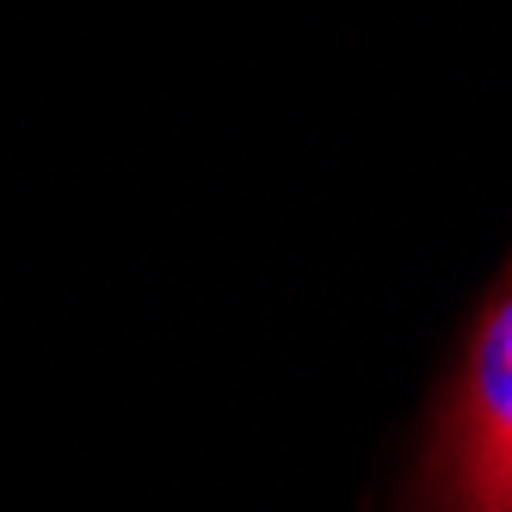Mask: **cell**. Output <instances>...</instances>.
Instances as JSON below:
<instances>
[{
	"label": "cell",
	"mask_w": 512,
	"mask_h": 512,
	"mask_svg": "<svg viewBox=\"0 0 512 512\" xmlns=\"http://www.w3.org/2000/svg\"><path fill=\"white\" fill-rule=\"evenodd\" d=\"M500 451H512V266L494 284V297L482 303V315H475L463 364L445 401H438L426 457L414 475V500L457 488L463 475L494 463Z\"/></svg>",
	"instance_id": "cell-1"
},
{
	"label": "cell",
	"mask_w": 512,
	"mask_h": 512,
	"mask_svg": "<svg viewBox=\"0 0 512 512\" xmlns=\"http://www.w3.org/2000/svg\"><path fill=\"white\" fill-rule=\"evenodd\" d=\"M414 512H512V451H500L494 463L463 475L457 488L432 494V500H414Z\"/></svg>",
	"instance_id": "cell-2"
}]
</instances>
